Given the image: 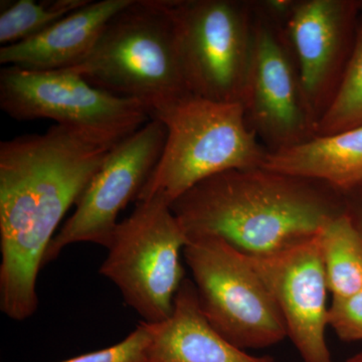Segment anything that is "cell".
<instances>
[{"label": "cell", "instance_id": "20", "mask_svg": "<svg viewBox=\"0 0 362 362\" xmlns=\"http://www.w3.org/2000/svg\"><path fill=\"white\" fill-rule=\"evenodd\" d=\"M327 321L328 327L342 341H362V289L351 296L332 300Z\"/></svg>", "mask_w": 362, "mask_h": 362}, {"label": "cell", "instance_id": "9", "mask_svg": "<svg viewBox=\"0 0 362 362\" xmlns=\"http://www.w3.org/2000/svg\"><path fill=\"white\" fill-rule=\"evenodd\" d=\"M0 109L18 121L49 119L121 137L151 120L148 107L97 89L71 69L4 66L0 71Z\"/></svg>", "mask_w": 362, "mask_h": 362}, {"label": "cell", "instance_id": "13", "mask_svg": "<svg viewBox=\"0 0 362 362\" xmlns=\"http://www.w3.org/2000/svg\"><path fill=\"white\" fill-rule=\"evenodd\" d=\"M131 0H90L32 39L0 49V64L28 71L77 66L92 51L109 21Z\"/></svg>", "mask_w": 362, "mask_h": 362}, {"label": "cell", "instance_id": "23", "mask_svg": "<svg viewBox=\"0 0 362 362\" xmlns=\"http://www.w3.org/2000/svg\"><path fill=\"white\" fill-rule=\"evenodd\" d=\"M361 18H362V0H361Z\"/></svg>", "mask_w": 362, "mask_h": 362}, {"label": "cell", "instance_id": "5", "mask_svg": "<svg viewBox=\"0 0 362 362\" xmlns=\"http://www.w3.org/2000/svg\"><path fill=\"white\" fill-rule=\"evenodd\" d=\"M187 243L170 204L158 199L136 202L134 211L117 225L100 274L144 322H161L173 313L187 278L181 261Z\"/></svg>", "mask_w": 362, "mask_h": 362}, {"label": "cell", "instance_id": "10", "mask_svg": "<svg viewBox=\"0 0 362 362\" xmlns=\"http://www.w3.org/2000/svg\"><path fill=\"white\" fill-rule=\"evenodd\" d=\"M166 136L165 125L151 118L114 147L81 195L76 211L52 239L45 265L71 245L90 243L108 247L119 214L137 201L160 159Z\"/></svg>", "mask_w": 362, "mask_h": 362}, {"label": "cell", "instance_id": "6", "mask_svg": "<svg viewBox=\"0 0 362 362\" xmlns=\"http://www.w3.org/2000/svg\"><path fill=\"white\" fill-rule=\"evenodd\" d=\"M188 92L242 101L254 39L252 0H162Z\"/></svg>", "mask_w": 362, "mask_h": 362}, {"label": "cell", "instance_id": "12", "mask_svg": "<svg viewBox=\"0 0 362 362\" xmlns=\"http://www.w3.org/2000/svg\"><path fill=\"white\" fill-rule=\"evenodd\" d=\"M247 258L277 305L302 361L333 362L326 340L329 290L319 235L270 256Z\"/></svg>", "mask_w": 362, "mask_h": 362}, {"label": "cell", "instance_id": "14", "mask_svg": "<svg viewBox=\"0 0 362 362\" xmlns=\"http://www.w3.org/2000/svg\"><path fill=\"white\" fill-rule=\"evenodd\" d=\"M151 324L146 362H275L240 349L218 332L199 305L194 283L185 278L171 315Z\"/></svg>", "mask_w": 362, "mask_h": 362}, {"label": "cell", "instance_id": "11", "mask_svg": "<svg viewBox=\"0 0 362 362\" xmlns=\"http://www.w3.org/2000/svg\"><path fill=\"white\" fill-rule=\"evenodd\" d=\"M361 18V0H297L286 23V37L317 122L341 84Z\"/></svg>", "mask_w": 362, "mask_h": 362}, {"label": "cell", "instance_id": "8", "mask_svg": "<svg viewBox=\"0 0 362 362\" xmlns=\"http://www.w3.org/2000/svg\"><path fill=\"white\" fill-rule=\"evenodd\" d=\"M252 9V57L240 103L247 127L275 153L315 137L318 122L284 28Z\"/></svg>", "mask_w": 362, "mask_h": 362}, {"label": "cell", "instance_id": "22", "mask_svg": "<svg viewBox=\"0 0 362 362\" xmlns=\"http://www.w3.org/2000/svg\"><path fill=\"white\" fill-rule=\"evenodd\" d=\"M345 362H362V354H356V356L351 357V358H349V361Z\"/></svg>", "mask_w": 362, "mask_h": 362}, {"label": "cell", "instance_id": "2", "mask_svg": "<svg viewBox=\"0 0 362 362\" xmlns=\"http://www.w3.org/2000/svg\"><path fill=\"white\" fill-rule=\"evenodd\" d=\"M170 206L187 238L216 237L247 257L313 239L345 213L344 197L330 185L264 166L206 178Z\"/></svg>", "mask_w": 362, "mask_h": 362}, {"label": "cell", "instance_id": "21", "mask_svg": "<svg viewBox=\"0 0 362 362\" xmlns=\"http://www.w3.org/2000/svg\"><path fill=\"white\" fill-rule=\"evenodd\" d=\"M344 197L345 214L362 238V185L350 190Z\"/></svg>", "mask_w": 362, "mask_h": 362}, {"label": "cell", "instance_id": "17", "mask_svg": "<svg viewBox=\"0 0 362 362\" xmlns=\"http://www.w3.org/2000/svg\"><path fill=\"white\" fill-rule=\"evenodd\" d=\"M90 0H33L1 1L0 42L18 44L40 35L66 16L86 6Z\"/></svg>", "mask_w": 362, "mask_h": 362}, {"label": "cell", "instance_id": "15", "mask_svg": "<svg viewBox=\"0 0 362 362\" xmlns=\"http://www.w3.org/2000/svg\"><path fill=\"white\" fill-rule=\"evenodd\" d=\"M264 168L321 181L346 194L362 185V127L317 135L292 148L269 153Z\"/></svg>", "mask_w": 362, "mask_h": 362}, {"label": "cell", "instance_id": "7", "mask_svg": "<svg viewBox=\"0 0 362 362\" xmlns=\"http://www.w3.org/2000/svg\"><path fill=\"white\" fill-rule=\"evenodd\" d=\"M183 259L211 326L240 349L274 346L287 338L277 305L246 255L211 235L187 238Z\"/></svg>", "mask_w": 362, "mask_h": 362}, {"label": "cell", "instance_id": "4", "mask_svg": "<svg viewBox=\"0 0 362 362\" xmlns=\"http://www.w3.org/2000/svg\"><path fill=\"white\" fill-rule=\"evenodd\" d=\"M90 85L149 111L190 94L173 21L162 0H131L109 21L87 57L71 68Z\"/></svg>", "mask_w": 362, "mask_h": 362}, {"label": "cell", "instance_id": "18", "mask_svg": "<svg viewBox=\"0 0 362 362\" xmlns=\"http://www.w3.org/2000/svg\"><path fill=\"white\" fill-rule=\"evenodd\" d=\"M359 127H362V18L344 77L332 103L319 120L317 135L337 134Z\"/></svg>", "mask_w": 362, "mask_h": 362}, {"label": "cell", "instance_id": "1", "mask_svg": "<svg viewBox=\"0 0 362 362\" xmlns=\"http://www.w3.org/2000/svg\"><path fill=\"white\" fill-rule=\"evenodd\" d=\"M125 138L56 124L0 142V308L11 320L37 311V277L57 228Z\"/></svg>", "mask_w": 362, "mask_h": 362}, {"label": "cell", "instance_id": "3", "mask_svg": "<svg viewBox=\"0 0 362 362\" xmlns=\"http://www.w3.org/2000/svg\"><path fill=\"white\" fill-rule=\"evenodd\" d=\"M168 130L163 152L137 201L173 204L211 176L261 168L268 150L249 127L238 102H216L187 94L150 112Z\"/></svg>", "mask_w": 362, "mask_h": 362}, {"label": "cell", "instance_id": "16", "mask_svg": "<svg viewBox=\"0 0 362 362\" xmlns=\"http://www.w3.org/2000/svg\"><path fill=\"white\" fill-rule=\"evenodd\" d=\"M319 243L332 300L361 290L362 238L345 213L324 226Z\"/></svg>", "mask_w": 362, "mask_h": 362}, {"label": "cell", "instance_id": "19", "mask_svg": "<svg viewBox=\"0 0 362 362\" xmlns=\"http://www.w3.org/2000/svg\"><path fill=\"white\" fill-rule=\"evenodd\" d=\"M151 337V324L142 321L122 341L57 362H146Z\"/></svg>", "mask_w": 362, "mask_h": 362}]
</instances>
